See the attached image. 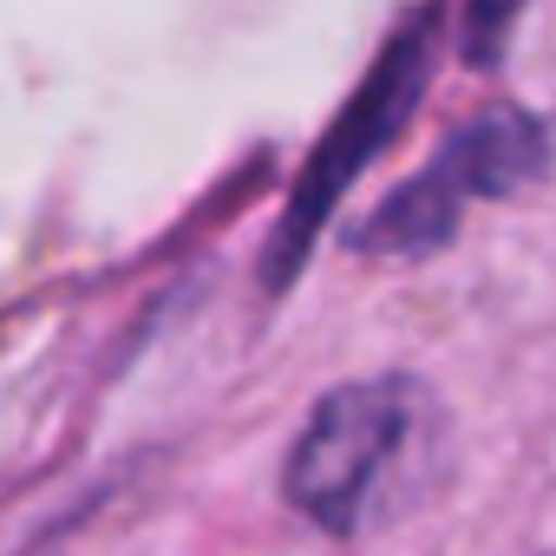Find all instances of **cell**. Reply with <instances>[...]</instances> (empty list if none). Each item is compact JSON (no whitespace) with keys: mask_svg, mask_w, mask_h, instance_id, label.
<instances>
[{"mask_svg":"<svg viewBox=\"0 0 556 556\" xmlns=\"http://www.w3.org/2000/svg\"><path fill=\"white\" fill-rule=\"evenodd\" d=\"M432 66H439V14L432 8H413L387 47L374 53V66L361 73V86L348 92V105L334 112V125L321 131V144L308 151L282 216H275V236L262 249V295H282L295 289L302 262L315 255L328 216L341 210V197L361 184V170L406 131V118L419 112L426 86H432Z\"/></svg>","mask_w":556,"mask_h":556,"instance_id":"obj_1","label":"cell"},{"mask_svg":"<svg viewBox=\"0 0 556 556\" xmlns=\"http://www.w3.org/2000/svg\"><path fill=\"white\" fill-rule=\"evenodd\" d=\"M549 151H556V138H549V125L536 112L478 105L465 125H452V138L406 184H393L348 229V249L367 255V262H426L465 229L471 203L523 197L549 170Z\"/></svg>","mask_w":556,"mask_h":556,"instance_id":"obj_2","label":"cell"},{"mask_svg":"<svg viewBox=\"0 0 556 556\" xmlns=\"http://www.w3.org/2000/svg\"><path fill=\"white\" fill-rule=\"evenodd\" d=\"M426 432V387L406 374H367L315 400L302 419L282 497L328 536H361L387 510V478L413 458Z\"/></svg>","mask_w":556,"mask_h":556,"instance_id":"obj_3","label":"cell"},{"mask_svg":"<svg viewBox=\"0 0 556 556\" xmlns=\"http://www.w3.org/2000/svg\"><path fill=\"white\" fill-rule=\"evenodd\" d=\"M523 14H530V0H465V14H458V53H465V66L491 73L510 53V34H517Z\"/></svg>","mask_w":556,"mask_h":556,"instance_id":"obj_4","label":"cell"}]
</instances>
